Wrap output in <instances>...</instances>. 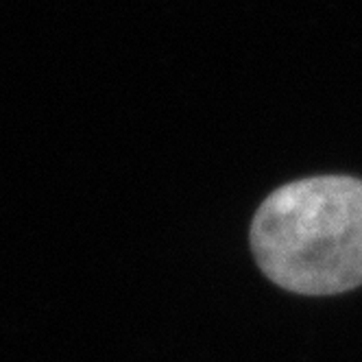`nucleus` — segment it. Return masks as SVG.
I'll return each instance as SVG.
<instances>
[{"label":"nucleus","mask_w":362,"mask_h":362,"mask_svg":"<svg viewBox=\"0 0 362 362\" xmlns=\"http://www.w3.org/2000/svg\"><path fill=\"white\" fill-rule=\"evenodd\" d=\"M262 273L297 295H339L362 284V181L310 177L271 192L251 223Z\"/></svg>","instance_id":"obj_1"}]
</instances>
